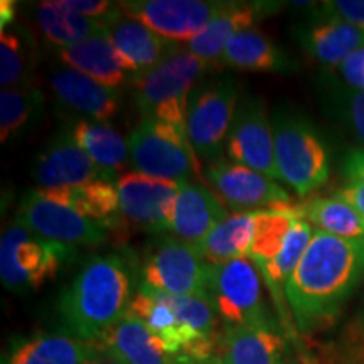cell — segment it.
<instances>
[{
  "instance_id": "20",
  "label": "cell",
  "mask_w": 364,
  "mask_h": 364,
  "mask_svg": "<svg viewBox=\"0 0 364 364\" xmlns=\"http://www.w3.org/2000/svg\"><path fill=\"white\" fill-rule=\"evenodd\" d=\"M97 344L125 364H176L174 354L130 311Z\"/></svg>"
},
{
  "instance_id": "36",
  "label": "cell",
  "mask_w": 364,
  "mask_h": 364,
  "mask_svg": "<svg viewBox=\"0 0 364 364\" xmlns=\"http://www.w3.org/2000/svg\"><path fill=\"white\" fill-rule=\"evenodd\" d=\"M317 17L336 19L364 29V0H332L322 2Z\"/></svg>"
},
{
  "instance_id": "10",
  "label": "cell",
  "mask_w": 364,
  "mask_h": 364,
  "mask_svg": "<svg viewBox=\"0 0 364 364\" xmlns=\"http://www.w3.org/2000/svg\"><path fill=\"white\" fill-rule=\"evenodd\" d=\"M225 152L228 161L282 182L273 150L272 118L268 117L267 105L260 97L247 95L238 103Z\"/></svg>"
},
{
  "instance_id": "22",
  "label": "cell",
  "mask_w": 364,
  "mask_h": 364,
  "mask_svg": "<svg viewBox=\"0 0 364 364\" xmlns=\"http://www.w3.org/2000/svg\"><path fill=\"white\" fill-rule=\"evenodd\" d=\"M98 351V344L71 334H36L16 341L4 364H86Z\"/></svg>"
},
{
  "instance_id": "24",
  "label": "cell",
  "mask_w": 364,
  "mask_h": 364,
  "mask_svg": "<svg viewBox=\"0 0 364 364\" xmlns=\"http://www.w3.org/2000/svg\"><path fill=\"white\" fill-rule=\"evenodd\" d=\"M265 11L262 4L247 2H228V7L220 16L213 19L201 34L196 36L184 44L186 51L204 59L209 65L220 63L226 44L241 31L252 29L255 22L260 19V14Z\"/></svg>"
},
{
  "instance_id": "17",
  "label": "cell",
  "mask_w": 364,
  "mask_h": 364,
  "mask_svg": "<svg viewBox=\"0 0 364 364\" xmlns=\"http://www.w3.org/2000/svg\"><path fill=\"white\" fill-rule=\"evenodd\" d=\"M226 218L228 209L215 191L201 182H186L177 193L169 231L176 238L196 245L201 243Z\"/></svg>"
},
{
  "instance_id": "30",
  "label": "cell",
  "mask_w": 364,
  "mask_h": 364,
  "mask_svg": "<svg viewBox=\"0 0 364 364\" xmlns=\"http://www.w3.org/2000/svg\"><path fill=\"white\" fill-rule=\"evenodd\" d=\"M36 21L43 38L56 49L70 48L107 31L100 22L76 12L66 0L41 2L36 11Z\"/></svg>"
},
{
  "instance_id": "23",
  "label": "cell",
  "mask_w": 364,
  "mask_h": 364,
  "mask_svg": "<svg viewBox=\"0 0 364 364\" xmlns=\"http://www.w3.org/2000/svg\"><path fill=\"white\" fill-rule=\"evenodd\" d=\"M36 191L46 199L65 204L75 209L88 220L100 223L110 230L112 226L120 225L124 216L120 211V198H118L117 184L110 181H95L88 184L71 186L61 189H41Z\"/></svg>"
},
{
  "instance_id": "40",
  "label": "cell",
  "mask_w": 364,
  "mask_h": 364,
  "mask_svg": "<svg viewBox=\"0 0 364 364\" xmlns=\"http://www.w3.org/2000/svg\"><path fill=\"white\" fill-rule=\"evenodd\" d=\"M16 2L12 0H2L0 4V24H2V31L12 26V22L16 21Z\"/></svg>"
},
{
  "instance_id": "31",
  "label": "cell",
  "mask_w": 364,
  "mask_h": 364,
  "mask_svg": "<svg viewBox=\"0 0 364 364\" xmlns=\"http://www.w3.org/2000/svg\"><path fill=\"white\" fill-rule=\"evenodd\" d=\"M43 108L44 93L34 85L0 91V142H11L33 129Z\"/></svg>"
},
{
  "instance_id": "14",
  "label": "cell",
  "mask_w": 364,
  "mask_h": 364,
  "mask_svg": "<svg viewBox=\"0 0 364 364\" xmlns=\"http://www.w3.org/2000/svg\"><path fill=\"white\" fill-rule=\"evenodd\" d=\"M115 184L122 216L129 225L147 233L169 231L172 209L181 184L136 171L122 174Z\"/></svg>"
},
{
  "instance_id": "44",
  "label": "cell",
  "mask_w": 364,
  "mask_h": 364,
  "mask_svg": "<svg viewBox=\"0 0 364 364\" xmlns=\"http://www.w3.org/2000/svg\"><path fill=\"white\" fill-rule=\"evenodd\" d=\"M359 326H361V327H364V316H363V318H361V321H359Z\"/></svg>"
},
{
  "instance_id": "3",
  "label": "cell",
  "mask_w": 364,
  "mask_h": 364,
  "mask_svg": "<svg viewBox=\"0 0 364 364\" xmlns=\"http://www.w3.org/2000/svg\"><path fill=\"white\" fill-rule=\"evenodd\" d=\"M209 66L204 59L182 48L157 66L132 76V93L140 115L169 124L188 135V108L193 86Z\"/></svg>"
},
{
  "instance_id": "28",
  "label": "cell",
  "mask_w": 364,
  "mask_h": 364,
  "mask_svg": "<svg viewBox=\"0 0 364 364\" xmlns=\"http://www.w3.org/2000/svg\"><path fill=\"white\" fill-rule=\"evenodd\" d=\"M68 130L95 166L117 182L115 174L124 169L127 159H130L129 145L124 136L110 124L93 120H76Z\"/></svg>"
},
{
  "instance_id": "7",
  "label": "cell",
  "mask_w": 364,
  "mask_h": 364,
  "mask_svg": "<svg viewBox=\"0 0 364 364\" xmlns=\"http://www.w3.org/2000/svg\"><path fill=\"white\" fill-rule=\"evenodd\" d=\"M238 103V83L231 76L211 80L191 95L188 139L196 157L206 166L223 159Z\"/></svg>"
},
{
  "instance_id": "19",
  "label": "cell",
  "mask_w": 364,
  "mask_h": 364,
  "mask_svg": "<svg viewBox=\"0 0 364 364\" xmlns=\"http://www.w3.org/2000/svg\"><path fill=\"white\" fill-rule=\"evenodd\" d=\"M58 56L65 66L83 73L110 90L118 91L134 76L118 56L107 31L70 48L58 49Z\"/></svg>"
},
{
  "instance_id": "11",
  "label": "cell",
  "mask_w": 364,
  "mask_h": 364,
  "mask_svg": "<svg viewBox=\"0 0 364 364\" xmlns=\"http://www.w3.org/2000/svg\"><path fill=\"white\" fill-rule=\"evenodd\" d=\"M125 16L142 22L167 41L189 43L203 33L228 2L208 0H125L118 2Z\"/></svg>"
},
{
  "instance_id": "9",
  "label": "cell",
  "mask_w": 364,
  "mask_h": 364,
  "mask_svg": "<svg viewBox=\"0 0 364 364\" xmlns=\"http://www.w3.org/2000/svg\"><path fill=\"white\" fill-rule=\"evenodd\" d=\"M209 275L211 263L204 260L194 243L179 238L159 241L142 267L144 284L150 289L169 295H194L208 300Z\"/></svg>"
},
{
  "instance_id": "41",
  "label": "cell",
  "mask_w": 364,
  "mask_h": 364,
  "mask_svg": "<svg viewBox=\"0 0 364 364\" xmlns=\"http://www.w3.org/2000/svg\"><path fill=\"white\" fill-rule=\"evenodd\" d=\"M86 364H125V363H122L120 359L118 358H115L113 356V354H110V353H107L105 351V349H102L98 346V351H97V354H95L93 358L90 359L88 363Z\"/></svg>"
},
{
  "instance_id": "15",
  "label": "cell",
  "mask_w": 364,
  "mask_h": 364,
  "mask_svg": "<svg viewBox=\"0 0 364 364\" xmlns=\"http://www.w3.org/2000/svg\"><path fill=\"white\" fill-rule=\"evenodd\" d=\"M33 179L41 189H61L95 181L115 182L86 156L73 140L70 130H63L39 152L33 166Z\"/></svg>"
},
{
  "instance_id": "18",
  "label": "cell",
  "mask_w": 364,
  "mask_h": 364,
  "mask_svg": "<svg viewBox=\"0 0 364 364\" xmlns=\"http://www.w3.org/2000/svg\"><path fill=\"white\" fill-rule=\"evenodd\" d=\"M107 33L118 56L132 75L147 71L179 51V44L167 41L125 14L108 27Z\"/></svg>"
},
{
  "instance_id": "13",
  "label": "cell",
  "mask_w": 364,
  "mask_h": 364,
  "mask_svg": "<svg viewBox=\"0 0 364 364\" xmlns=\"http://www.w3.org/2000/svg\"><path fill=\"white\" fill-rule=\"evenodd\" d=\"M204 177L228 208L236 213H255L292 204L290 194L277 181L231 161L204 167Z\"/></svg>"
},
{
  "instance_id": "1",
  "label": "cell",
  "mask_w": 364,
  "mask_h": 364,
  "mask_svg": "<svg viewBox=\"0 0 364 364\" xmlns=\"http://www.w3.org/2000/svg\"><path fill=\"white\" fill-rule=\"evenodd\" d=\"M364 279V240L316 230L285 289L287 306L300 332L329 326Z\"/></svg>"
},
{
  "instance_id": "39",
  "label": "cell",
  "mask_w": 364,
  "mask_h": 364,
  "mask_svg": "<svg viewBox=\"0 0 364 364\" xmlns=\"http://www.w3.org/2000/svg\"><path fill=\"white\" fill-rule=\"evenodd\" d=\"M343 174L348 182H364V149L349 150L343 162Z\"/></svg>"
},
{
  "instance_id": "32",
  "label": "cell",
  "mask_w": 364,
  "mask_h": 364,
  "mask_svg": "<svg viewBox=\"0 0 364 364\" xmlns=\"http://www.w3.org/2000/svg\"><path fill=\"white\" fill-rule=\"evenodd\" d=\"M302 218L317 230L339 238L364 240V216L336 196L306 203L302 206Z\"/></svg>"
},
{
  "instance_id": "8",
  "label": "cell",
  "mask_w": 364,
  "mask_h": 364,
  "mask_svg": "<svg viewBox=\"0 0 364 364\" xmlns=\"http://www.w3.org/2000/svg\"><path fill=\"white\" fill-rule=\"evenodd\" d=\"M127 142L136 172L177 184L191 182L196 154L184 132L164 122L142 118Z\"/></svg>"
},
{
  "instance_id": "2",
  "label": "cell",
  "mask_w": 364,
  "mask_h": 364,
  "mask_svg": "<svg viewBox=\"0 0 364 364\" xmlns=\"http://www.w3.org/2000/svg\"><path fill=\"white\" fill-rule=\"evenodd\" d=\"M132 273L118 255L90 258L63 290L58 312L71 336L97 344L129 312Z\"/></svg>"
},
{
  "instance_id": "26",
  "label": "cell",
  "mask_w": 364,
  "mask_h": 364,
  "mask_svg": "<svg viewBox=\"0 0 364 364\" xmlns=\"http://www.w3.org/2000/svg\"><path fill=\"white\" fill-rule=\"evenodd\" d=\"M220 63L223 66L243 71L287 73L294 70V63L277 44L257 29L241 31L226 44Z\"/></svg>"
},
{
  "instance_id": "34",
  "label": "cell",
  "mask_w": 364,
  "mask_h": 364,
  "mask_svg": "<svg viewBox=\"0 0 364 364\" xmlns=\"http://www.w3.org/2000/svg\"><path fill=\"white\" fill-rule=\"evenodd\" d=\"M176 316L191 327L199 338L209 343H218L220 336L216 332L218 312L208 299L194 295H169L166 294Z\"/></svg>"
},
{
  "instance_id": "21",
  "label": "cell",
  "mask_w": 364,
  "mask_h": 364,
  "mask_svg": "<svg viewBox=\"0 0 364 364\" xmlns=\"http://www.w3.org/2000/svg\"><path fill=\"white\" fill-rule=\"evenodd\" d=\"M285 339L277 327L225 324L220 334L223 364H280L285 359Z\"/></svg>"
},
{
  "instance_id": "6",
  "label": "cell",
  "mask_w": 364,
  "mask_h": 364,
  "mask_svg": "<svg viewBox=\"0 0 364 364\" xmlns=\"http://www.w3.org/2000/svg\"><path fill=\"white\" fill-rule=\"evenodd\" d=\"M262 272L250 258L211 265L209 300L228 326L277 327L263 297Z\"/></svg>"
},
{
  "instance_id": "38",
  "label": "cell",
  "mask_w": 364,
  "mask_h": 364,
  "mask_svg": "<svg viewBox=\"0 0 364 364\" xmlns=\"http://www.w3.org/2000/svg\"><path fill=\"white\" fill-rule=\"evenodd\" d=\"M336 198L341 201L348 203L349 206H353L359 215L364 216V182L358 181H349L346 182L343 188L338 189Z\"/></svg>"
},
{
  "instance_id": "35",
  "label": "cell",
  "mask_w": 364,
  "mask_h": 364,
  "mask_svg": "<svg viewBox=\"0 0 364 364\" xmlns=\"http://www.w3.org/2000/svg\"><path fill=\"white\" fill-rule=\"evenodd\" d=\"M338 105L346 124L353 130L359 142L364 145V91L349 88V86L339 90Z\"/></svg>"
},
{
  "instance_id": "37",
  "label": "cell",
  "mask_w": 364,
  "mask_h": 364,
  "mask_svg": "<svg viewBox=\"0 0 364 364\" xmlns=\"http://www.w3.org/2000/svg\"><path fill=\"white\" fill-rule=\"evenodd\" d=\"M339 70L349 88L364 91V48L346 59Z\"/></svg>"
},
{
  "instance_id": "5",
  "label": "cell",
  "mask_w": 364,
  "mask_h": 364,
  "mask_svg": "<svg viewBox=\"0 0 364 364\" xmlns=\"http://www.w3.org/2000/svg\"><path fill=\"white\" fill-rule=\"evenodd\" d=\"M71 257L73 247L46 240L14 221L0 238V279L11 292H38L56 279Z\"/></svg>"
},
{
  "instance_id": "43",
  "label": "cell",
  "mask_w": 364,
  "mask_h": 364,
  "mask_svg": "<svg viewBox=\"0 0 364 364\" xmlns=\"http://www.w3.org/2000/svg\"><path fill=\"white\" fill-rule=\"evenodd\" d=\"M280 364H302V363H299V361H295V359H284V361H282Z\"/></svg>"
},
{
  "instance_id": "25",
  "label": "cell",
  "mask_w": 364,
  "mask_h": 364,
  "mask_svg": "<svg viewBox=\"0 0 364 364\" xmlns=\"http://www.w3.org/2000/svg\"><path fill=\"white\" fill-rule=\"evenodd\" d=\"M304 49L326 66H339L364 48V29L336 19L317 17L299 34Z\"/></svg>"
},
{
  "instance_id": "4",
  "label": "cell",
  "mask_w": 364,
  "mask_h": 364,
  "mask_svg": "<svg viewBox=\"0 0 364 364\" xmlns=\"http://www.w3.org/2000/svg\"><path fill=\"white\" fill-rule=\"evenodd\" d=\"M273 150L280 181L307 196L329 179V156L311 122L290 110L272 117Z\"/></svg>"
},
{
  "instance_id": "33",
  "label": "cell",
  "mask_w": 364,
  "mask_h": 364,
  "mask_svg": "<svg viewBox=\"0 0 364 364\" xmlns=\"http://www.w3.org/2000/svg\"><path fill=\"white\" fill-rule=\"evenodd\" d=\"M34 43L21 27L2 31L0 36V85L2 90L33 85L36 65Z\"/></svg>"
},
{
  "instance_id": "12",
  "label": "cell",
  "mask_w": 364,
  "mask_h": 364,
  "mask_svg": "<svg viewBox=\"0 0 364 364\" xmlns=\"http://www.w3.org/2000/svg\"><path fill=\"white\" fill-rule=\"evenodd\" d=\"M16 221L46 240L68 247H95L108 238V228L88 220L65 204L46 199L36 189L22 198Z\"/></svg>"
},
{
  "instance_id": "16",
  "label": "cell",
  "mask_w": 364,
  "mask_h": 364,
  "mask_svg": "<svg viewBox=\"0 0 364 364\" xmlns=\"http://www.w3.org/2000/svg\"><path fill=\"white\" fill-rule=\"evenodd\" d=\"M51 91L56 102L78 120L108 124L120 112V97L83 73L63 65L53 71Z\"/></svg>"
},
{
  "instance_id": "27",
  "label": "cell",
  "mask_w": 364,
  "mask_h": 364,
  "mask_svg": "<svg viewBox=\"0 0 364 364\" xmlns=\"http://www.w3.org/2000/svg\"><path fill=\"white\" fill-rule=\"evenodd\" d=\"M257 221L258 211L235 213L216 226L201 243H196V248L211 265L248 258L257 233Z\"/></svg>"
},
{
  "instance_id": "42",
  "label": "cell",
  "mask_w": 364,
  "mask_h": 364,
  "mask_svg": "<svg viewBox=\"0 0 364 364\" xmlns=\"http://www.w3.org/2000/svg\"><path fill=\"white\" fill-rule=\"evenodd\" d=\"M359 334L363 336V344L359 346V351H358V354H356V359H354L353 361V364H364V327H361L359 326Z\"/></svg>"
},
{
  "instance_id": "29",
  "label": "cell",
  "mask_w": 364,
  "mask_h": 364,
  "mask_svg": "<svg viewBox=\"0 0 364 364\" xmlns=\"http://www.w3.org/2000/svg\"><path fill=\"white\" fill-rule=\"evenodd\" d=\"M314 236V228L309 221L304 220L302 216L294 221L292 228H290L289 235L284 243V248L277 255L273 260H270L265 265H260L262 277L265 285L270 290L273 299H275L277 307H279L282 321L289 322V317L285 314V289L289 280L292 279L294 272L297 270L300 260H302L304 253L309 248Z\"/></svg>"
}]
</instances>
